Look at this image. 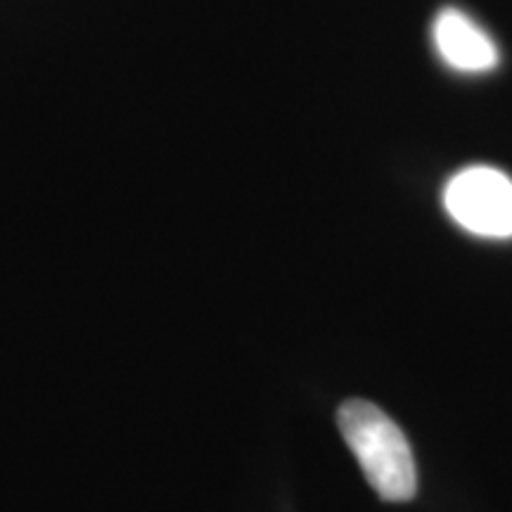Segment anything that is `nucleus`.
Instances as JSON below:
<instances>
[{
	"instance_id": "obj_1",
	"label": "nucleus",
	"mask_w": 512,
	"mask_h": 512,
	"mask_svg": "<svg viewBox=\"0 0 512 512\" xmlns=\"http://www.w3.org/2000/svg\"><path fill=\"white\" fill-rule=\"evenodd\" d=\"M337 427L375 494L392 503L411 501L418 491V472L401 427L366 399L344 401Z\"/></svg>"
},
{
	"instance_id": "obj_2",
	"label": "nucleus",
	"mask_w": 512,
	"mask_h": 512,
	"mask_svg": "<svg viewBox=\"0 0 512 512\" xmlns=\"http://www.w3.org/2000/svg\"><path fill=\"white\" fill-rule=\"evenodd\" d=\"M453 221L479 238H512V178L494 166H467L444 188Z\"/></svg>"
},
{
	"instance_id": "obj_3",
	"label": "nucleus",
	"mask_w": 512,
	"mask_h": 512,
	"mask_svg": "<svg viewBox=\"0 0 512 512\" xmlns=\"http://www.w3.org/2000/svg\"><path fill=\"white\" fill-rule=\"evenodd\" d=\"M432 41L441 62L463 74H486L501 60L494 38L458 8H444L434 17Z\"/></svg>"
}]
</instances>
